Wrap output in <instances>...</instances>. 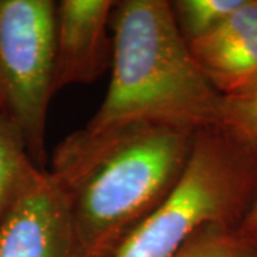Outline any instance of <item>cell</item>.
<instances>
[{
  "label": "cell",
  "mask_w": 257,
  "mask_h": 257,
  "mask_svg": "<svg viewBox=\"0 0 257 257\" xmlns=\"http://www.w3.org/2000/svg\"><path fill=\"white\" fill-rule=\"evenodd\" d=\"M244 0H173L170 10L187 46L207 36L239 9Z\"/></svg>",
  "instance_id": "9"
},
{
  "label": "cell",
  "mask_w": 257,
  "mask_h": 257,
  "mask_svg": "<svg viewBox=\"0 0 257 257\" xmlns=\"http://www.w3.org/2000/svg\"><path fill=\"white\" fill-rule=\"evenodd\" d=\"M190 55L221 96L257 84V0H244L220 26L189 45Z\"/></svg>",
  "instance_id": "7"
},
{
  "label": "cell",
  "mask_w": 257,
  "mask_h": 257,
  "mask_svg": "<svg viewBox=\"0 0 257 257\" xmlns=\"http://www.w3.org/2000/svg\"><path fill=\"white\" fill-rule=\"evenodd\" d=\"M111 76L86 128L136 123L199 130L220 126L223 96L196 64L169 0H120L111 15Z\"/></svg>",
  "instance_id": "2"
},
{
  "label": "cell",
  "mask_w": 257,
  "mask_h": 257,
  "mask_svg": "<svg viewBox=\"0 0 257 257\" xmlns=\"http://www.w3.org/2000/svg\"><path fill=\"white\" fill-rule=\"evenodd\" d=\"M220 126L257 147V86L223 96Z\"/></svg>",
  "instance_id": "11"
},
{
  "label": "cell",
  "mask_w": 257,
  "mask_h": 257,
  "mask_svg": "<svg viewBox=\"0 0 257 257\" xmlns=\"http://www.w3.org/2000/svg\"><path fill=\"white\" fill-rule=\"evenodd\" d=\"M114 0L56 2L55 92L96 82L111 66Z\"/></svg>",
  "instance_id": "6"
},
{
  "label": "cell",
  "mask_w": 257,
  "mask_h": 257,
  "mask_svg": "<svg viewBox=\"0 0 257 257\" xmlns=\"http://www.w3.org/2000/svg\"><path fill=\"white\" fill-rule=\"evenodd\" d=\"M236 231L239 233L240 237H243L253 247L257 248V200L251 206V209L248 210Z\"/></svg>",
  "instance_id": "12"
},
{
  "label": "cell",
  "mask_w": 257,
  "mask_h": 257,
  "mask_svg": "<svg viewBox=\"0 0 257 257\" xmlns=\"http://www.w3.org/2000/svg\"><path fill=\"white\" fill-rule=\"evenodd\" d=\"M256 86H257V84H256ZM253 87H254V86H253ZM250 89H251V87H250ZM247 90H248V89H247Z\"/></svg>",
  "instance_id": "13"
},
{
  "label": "cell",
  "mask_w": 257,
  "mask_h": 257,
  "mask_svg": "<svg viewBox=\"0 0 257 257\" xmlns=\"http://www.w3.org/2000/svg\"><path fill=\"white\" fill-rule=\"evenodd\" d=\"M257 200V147L221 126L199 128L179 182L113 257H173L204 226L237 230Z\"/></svg>",
  "instance_id": "3"
},
{
  "label": "cell",
  "mask_w": 257,
  "mask_h": 257,
  "mask_svg": "<svg viewBox=\"0 0 257 257\" xmlns=\"http://www.w3.org/2000/svg\"><path fill=\"white\" fill-rule=\"evenodd\" d=\"M37 169L18 130L0 113V221Z\"/></svg>",
  "instance_id": "8"
},
{
  "label": "cell",
  "mask_w": 257,
  "mask_h": 257,
  "mask_svg": "<svg viewBox=\"0 0 257 257\" xmlns=\"http://www.w3.org/2000/svg\"><path fill=\"white\" fill-rule=\"evenodd\" d=\"M67 197L47 169H37L0 221V257H70Z\"/></svg>",
  "instance_id": "5"
},
{
  "label": "cell",
  "mask_w": 257,
  "mask_h": 257,
  "mask_svg": "<svg viewBox=\"0 0 257 257\" xmlns=\"http://www.w3.org/2000/svg\"><path fill=\"white\" fill-rule=\"evenodd\" d=\"M196 132L136 123L59 143L50 173L67 197L70 257H113L179 182Z\"/></svg>",
  "instance_id": "1"
},
{
  "label": "cell",
  "mask_w": 257,
  "mask_h": 257,
  "mask_svg": "<svg viewBox=\"0 0 257 257\" xmlns=\"http://www.w3.org/2000/svg\"><path fill=\"white\" fill-rule=\"evenodd\" d=\"M56 2L0 0V113L47 169L46 121L55 92Z\"/></svg>",
  "instance_id": "4"
},
{
  "label": "cell",
  "mask_w": 257,
  "mask_h": 257,
  "mask_svg": "<svg viewBox=\"0 0 257 257\" xmlns=\"http://www.w3.org/2000/svg\"><path fill=\"white\" fill-rule=\"evenodd\" d=\"M173 257H257V248L234 229L210 224L197 230Z\"/></svg>",
  "instance_id": "10"
}]
</instances>
